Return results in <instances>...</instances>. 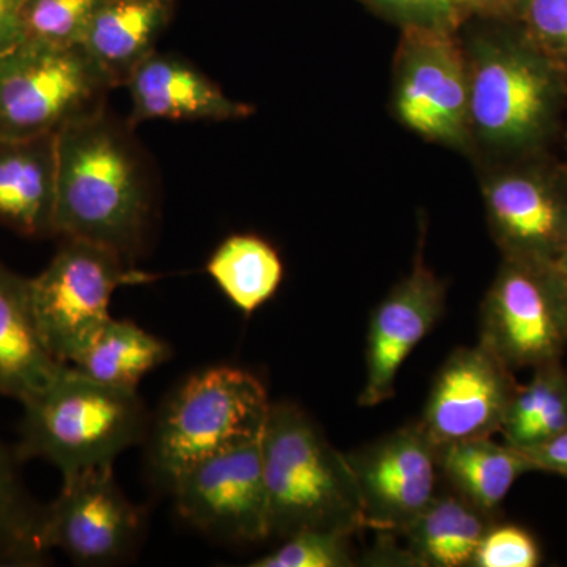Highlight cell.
<instances>
[{
  "label": "cell",
  "mask_w": 567,
  "mask_h": 567,
  "mask_svg": "<svg viewBox=\"0 0 567 567\" xmlns=\"http://www.w3.org/2000/svg\"><path fill=\"white\" fill-rule=\"evenodd\" d=\"M151 169L132 126L106 107L58 133L54 235L106 246L133 262L151 226Z\"/></svg>",
  "instance_id": "cell-1"
},
{
  "label": "cell",
  "mask_w": 567,
  "mask_h": 567,
  "mask_svg": "<svg viewBox=\"0 0 567 567\" xmlns=\"http://www.w3.org/2000/svg\"><path fill=\"white\" fill-rule=\"evenodd\" d=\"M464 41L468 121L483 163L547 152L567 104V76L520 22L476 21Z\"/></svg>",
  "instance_id": "cell-2"
},
{
  "label": "cell",
  "mask_w": 567,
  "mask_h": 567,
  "mask_svg": "<svg viewBox=\"0 0 567 567\" xmlns=\"http://www.w3.org/2000/svg\"><path fill=\"white\" fill-rule=\"evenodd\" d=\"M18 461L41 458L62 481L114 465L142 439L145 412L137 391L103 385L66 365L54 382L21 402Z\"/></svg>",
  "instance_id": "cell-3"
},
{
  "label": "cell",
  "mask_w": 567,
  "mask_h": 567,
  "mask_svg": "<svg viewBox=\"0 0 567 567\" xmlns=\"http://www.w3.org/2000/svg\"><path fill=\"white\" fill-rule=\"evenodd\" d=\"M260 447L270 536L308 528L353 535L368 528L346 454L330 445L303 410L271 404Z\"/></svg>",
  "instance_id": "cell-4"
},
{
  "label": "cell",
  "mask_w": 567,
  "mask_h": 567,
  "mask_svg": "<svg viewBox=\"0 0 567 567\" xmlns=\"http://www.w3.org/2000/svg\"><path fill=\"white\" fill-rule=\"evenodd\" d=\"M270 409L267 388L245 369L212 365L189 375L164 402L153 427V477L171 491L203 458L260 439Z\"/></svg>",
  "instance_id": "cell-5"
},
{
  "label": "cell",
  "mask_w": 567,
  "mask_h": 567,
  "mask_svg": "<svg viewBox=\"0 0 567 567\" xmlns=\"http://www.w3.org/2000/svg\"><path fill=\"white\" fill-rule=\"evenodd\" d=\"M155 278L134 270L106 246L62 238L48 267L29 278L33 317L44 344L61 363L73 364L112 319L115 290Z\"/></svg>",
  "instance_id": "cell-6"
},
{
  "label": "cell",
  "mask_w": 567,
  "mask_h": 567,
  "mask_svg": "<svg viewBox=\"0 0 567 567\" xmlns=\"http://www.w3.org/2000/svg\"><path fill=\"white\" fill-rule=\"evenodd\" d=\"M111 91L81 47L24 39L0 54V140L58 134L102 111Z\"/></svg>",
  "instance_id": "cell-7"
},
{
  "label": "cell",
  "mask_w": 567,
  "mask_h": 567,
  "mask_svg": "<svg viewBox=\"0 0 567 567\" xmlns=\"http://www.w3.org/2000/svg\"><path fill=\"white\" fill-rule=\"evenodd\" d=\"M468 103L461 31L402 28L393 62L394 117L425 141L473 156Z\"/></svg>",
  "instance_id": "cell-8"
},
{
  "label": "cell",
  "mask_w": 567,
  "mask_h": 567,
  "mask_svg": "<svg viewBox=\"0 0 567 567\" xmlns=\"http://www.w3.org/2000/svg\"><path fill=\"white\" fill-rule=\"evenodd\" d=\"M480 341L511 371L561 361L567 286L557 264L503 257L481 305Z\"/></svg>",
  "instance_id": "cell-9"
},
{
  "label": "cell",
  "mask_w": 567,
  "mask_h": 567,
  "mask_svg": "<svg viewBox=\"0 0 567 567\" xmlns=\"http://www.w3.org/2000/svg\"><path fill=\"white\" fill-rule=\"evenodd\" d=\"M481 193L503 257L557 262L567 246V166L548 152L486 162Z\"/></svg>",
  "instance_id": "cell-10"
},
{
  "label": "cell",
  "mask_w": 567,
  "mask_h": 567,
  "mask_svg": "<svg viewBox=\"0 0 567 567\" xmlns=\"http://www.w3.org/2000/svg\"><path fill=\"white\" fill-rule=\"evenodd\" d=\"M260 442L262 436L226 447L178 476L171 492L189 525L234 543L270 536Z\"/></svg>",
  "instance_id": "cell-11"
},
{
  "label": "cell",
  "mask_w": 567,
  "mask_h": 567,
  "mask_svg": "<svg viewBox=\"0 0 567 567\" xmlns=\"http://www.w3.org/2000/svg\"><path fill=\"white\" fill-rule=\"evenodd\" d=\"M142 524L112 466H100L62 481L61 494L44 507L41 540L48 551L61 550L80 565H112L136 546Z\"/></svg>",
  "instance_id": "cell-12"
},
{
  "label": "cell",
  "mask_w": 567,
  "mask_h": 567,
  "mask_svg": "<svg viewBox=\"0 0 567 567\" xmlns=\"http://www.w3.org/2000/svg\"><path fill=\"white\" fill-rule=\"evenodd\" d=\"M346 458L368 527L401 532L439 494V447L420 421L395 429Z\"/></svg>",
  "instance_id": "cell-13"
},
{
  "label": "cell",
  "mask_w": 567,
  "mask_h": 567,
  "mask_svg": "<svg viewBox=\"0 0 567 567\" xmlns=\"http://www.w3.org/2000/svg\"><path fill=\"white\" fill-rule=\"evenodd\" d=\"M514 371L477 341L447 357L432 383L420 423L436 447L502 431L518 383Z\"/></svg>",
  "instance_id": "cell-14"
},
{
  "label": "cell",
  "mask_w": 567,
  "mask_h": 567,
  "mask_svg": "<svg viewBox=\"0 0 567 567\" xmlns=\"http://www.w3.org/2000/svg\"><path fill=\"white\" fill-rule=\"evenodd\" d=\"M446 286L423 260V237L412 270L393 287L371 317L365 344V380L361 406L393 398L395 377L415 347L445 311Z\"/></svg>",
  "instance_id": "cell-15"
},
{
  "label": "cell",
  "mask_w": 567,
  "mask_h": 567,
  "mask_svg": "<svg viewBox=\"0 0 567 567\" xmlns=\"http://www.w3.org/2000/svg\"><path fill=\"white\" fill-rule=\"evenodd\" d=\"M132 111L128 125L148 121L229 122L252 115L251 104L235 102L192 62L153 52L126 82Z\"/></svg>",
  "instance_id": "cell-16"
},
{
  "label": "cell",
  "mask_w": 567,
  "mask_h": 567,
  "mask_svg": "<svg viewBox=\"0 0 567 567\" xmlns=\"http://www.w3.org/2000/svg\"><path fill=\"white\" fill-rule=\"evenodd\" d=\"M58 134L0 140V224L24 237L54 235Z\"/></svg>",
  "instance_id": "cell-17"
},
{
  "label": "cell",
  "mask_w": 567,
  "mask_h": 567,
  "mask_svg": "<svg viewBox=\"0 0 567 567\" xmlns=\"http://www.w3.org/2000/svg\"><path fill=\"white\" fill-rule=\"evenodd\" d=\"M177 0H102L81 48L111 89L123 87L156 52Z\"/></svg>",
  "instance_id": "cell-18"
},
{
  "label": "cell",
  "mask_w": 567,
  "mask_h": 567,
  "mask_svg": "<svg viewBox=\"0 0 567 567\" xmlns=\"http://www.w3.org/2000/svg\"><path fill=\"white\" fill-rule=\"evenodd\" d=\"M66 365L41 338L29 278L0 264V395L24 402L54 382Z\"/></svg>",
  "instance_id": "cell-19"
},
{
  "label": "cell",
  "mask_w": 567,
  "mask_h": 567,
  "mask_svg": "<svg viewBox=\"0 0 567 567\" xmlns=\"http://www.w3.org/2000/svg\"><path fill=\"white\" fill-rule=\"evenodd\" d=\"M494 524V514L450 491L439 492L399 533L405 536L410 565L465 567L472 566L481 540Z\"/></svg>",
  "instance_id": "cell-20"
},
{
  "label": "cell",
  "mask_w": 567,
  "mask_h": 567,
  "mask_svg": "<svg viewBox=\"0 0 567 567\" xmlns=\"http://www.w3.org/2000/svg\"><path fill=\"white\" fill-rule=\"evenodd\" d=\"M439 470L451 492L494 516L518 477L537 472L524 451L492 436L440 446Z\"/></svg>",
  "instance_id": "cell-21"
},
{
  "label": "cell",
  "mask_w": 567,
  "mask_h": 567,
  "mask_svg": "<svg viewBox=\"0 0 567 567\" xmlns=\"http://www.w3.org/2000/svg\"><path fill=\"white\" fill-rule=\"evenodd\" d=\"M207 274L235 308L251 316L278 292L284 265L278 251L252 234L230 235L207 262Z\"/></svg>",
  "instance_id": "cell-22"
},
{
  "label": "cell",
  "mask_w": 567,
  "mask_h": 567,
  "mask_svg": "<svg viewBox=\"0 0 567 567\" xmlns=\"http://www.w3.org/2000/svg\"><path fill=\"white\" fill-rule=\"evenodd\" d=\"M169 357V346L162 339L130 320L111 319L70 365L103 385L137 391L141 380Z\"/></svg>",
  "instance_id": "cell-23"
},
{
  "label": "cell",
  "mask_w": 567,
  "mask_h": 567,
  "mask_svg": "<svg viewBox=\"0 0 567 567\" xmlns=\"http://www.w3.org/2000/svg\"><path fill=\"white\" fill-rule=\"evenodd\" d=\"M527 385H517L502 434L507 445L525 450L567 429V369L561 361L533 369Z\"/></svg>",
  "instance_id": "cell-24"
},
{
  "label": "cell",
  "mask_w": 567,
  "mask_h": 567,
  "mask_svg": "<svg viewBox=\"0 0 567 567\" xmlns=\"http://www.w3.org/2000/svg\"><path fill=\"white\" fill-rule=\"evenodd\" d=\"M17 456L0 443V567H35L48 561L41 540L44 507L22 486Z\"/></svg>",
  "instance_id": "cell-25"
},
{
  "label": "cell",
  "mask_w": 567,
  "mask_h": 567,
  "mask_svg": "<svg viewBox=\"0 0 567 567\" xmlns=\"http://www.w3.org/2000/svg\"><path fill=\"white\" fill-rule=\"evenodd\" d=\"M100 3L102 0H24L25 39L62 48L81 47Z\"/></svg>",
  "instance_id": "cell-26"
},
{
  "label": "cell",
  "mask_w": 567,
  "mask_h": 567,
  "mask_svg": "<svg viewBox=\"0 0 567 567\" xmlns=\"http://www.w3.org/2000/svg\"><path fill=\"white\" fill-rule=\"evenodd\" d=\"M352 533L342 529L308 528L284 537L281 547L257 558L252 567H349Z\"/></svg>",
  "instance_id": "cell-27"
},
{
  "label": "cell",
  "mask_w": 567,
  "mask_h": 567,
  "mask_svg": "<svg viewBox=\"0 0 567 567\" xmlns=\"http://www.w3.org/2000/svg\"><path fill=\"white\" fill-rule=\"evenodd\" d=\"M518 22L567 76V0H527Z\"/></svg>",
  "instance_id": "cell-28"
},
{
  "label": "cell",
  "mask_w": 567,
  "mask_h": 567,
  "mask_svg": "<svg viewBox=\"0 0 567 567\" xmlns=\"http://www.w3.org/2000/svg\"><path fill=\"white\" fill-rule=\"evenodd\" d=\"M539 563L540 548L532 533L495 522L481 540L472 567H536Z\"/></svg>",
  "instance_id": "cell-29"
},
{
  "label": "cell",
  "mask_w": 567,
  "mask_h": 567,
  "mask_svg": "<svg viewBox=\"0 0 567 567\" xmlns=\"http://www.w3.org/2000/svg\"><path fill=\"white\" fill-rule=\"evenodd\" d=\"M377 13L402 28L446 29L458 32L466 22L461 0H364Z\"/></svg>",
  "instance_id": "cell-30"
},
{
  "label": "cell",
  "mask_w": 567,
  "mask_h": 567,
  "mask_svg": "<svg viewBox=\"0 0 567 567\" xmlns=\"http://www.w3.org/2000/svg\"><path fill=\"white\" fill-rule=\"evenodd\" d=\"M537 472L554 473L567 477V429L539 445L525 447Z\"/></svg>",
  "instance_id": "cell-31"
},
{
  "label": "cell",
  "mask_w": 567,
  "mask_h": 567,
  "mask_svg": "<svg viewBox=\"0 0 567 567\" xmlns=\"http://www.w3.org/2000/svg\"><path fill=\"white\" fill-rule=\"evenodd\" d=\"M527 0H461L466 21L518 22Z\"/></svg>",
  "instance_id": "cell-32"
},
{
  "label": "cell",
  "mask_w": 567,
  "mask_h": 567,
  "mask_svg": "<svg viewBox=\"0 0 567 567\" xmlns=\"http://www.w3.org/2000/svg\"><path fill=\"white\" fill-rule=\"evenodd\" d=\"M22 7L24 0H0V54L25 39Z\"/></svg>",
  "instance_id": "cell-33"
},
{
  "label": "cell",
  "mask_w": 567,
  "mask_h": 567,
  "mask_svg": "<svg viewBox=\"0 0 567 567\" xmlns=\"http://www.w3.org/2000/svg\"><path fill=\"white\" fill-rule=\"evenodd\" d=\"M555 264H557L559 275L563 276V279H565L567 286V246L565 251L561 252V256L558 257L557 262Z\"/></svg>",
  "instance_id": "cell-34"
}]
</instances>
